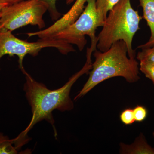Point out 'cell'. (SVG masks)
Masks as SVG:
<instances>
[{"mask_svg":"<svg viewBox=\"0 0 154 154\" xmlns=\"http://www.w3.org/2000/svg\"><path fill=\"white\" fill-rule=\"evenodd\" d=\"M135 120L137 122H142L145 120L148 115V110L145 107L138 105L133 109Z\"/></svg>","mask_w":154,"mask_h":154,"instance_id":"15","label":"cell"},{"mask_svg":"<svg viewBox=\"0 0 154 154\" xmlns=\"http://www.w3.org/2000/svg\"><path fill=\"white\" fill-rule=\"evenodd\" d=\"M93 52V48H88L87 60L82 69L71 77L63 87L56 90H49L44 84L36 82L25 72L24 74L26 82L24 85V91L31 107L32 117L28 126L20 133L21 135L28 136V132L33 127L43 120L54 126V120L52 116L54 110L64 112L73 109V102L70 97L72 86L81 76L87 73L92 69L91 56Z\"/></svg>","mask_w":154,"mask_h":154,"instance_id":"1","label":"cell"},{"mask_svg":"<svg viewBox=\"0 0 154 154\" xmlns=\"http://www.w3.org/2000/svg\"><path fill=\"white\" fill-rule=\"evenodd\" d=\"M108 13L103 28L97 36L96 48L103 52L116 42L122 40L126 44L128 57L135 58L132 40L140 29L142 17L133 8L130 0H119Z\"/></svg>","mask_w":154,"mask_h":154,"instance_id":"3","label":"cell"},{"mask_svg":"<svg viewBox=\"0 0 154 154\" xmlns=\"http://www.w3.org/2000/svg\"><path fill=\"white\" fill-rule=\"evenodd\" d=\"M1 1L6 2L8 3L9 5H11L15 4V3L23 1V0H1Z\"/></svg>","mask_w":154,"mask_h":154,"instance_id":"18","label":"cell"},{"mask_svg":"<svg viewBox=\"0 0 154 154\" xmlns=\"http://www.w3.org/2000/svg\"><path fill=\"white\" fill-rule=\"evenodd\" d=\"M19 150L15 146L14 139H10L0 132V154H18Z\"/></svg>","mask_w":154,"mask_h":154,"instance_id":"11","label":"cell"},{"mask_svg":"<svg viewBox=\"0 0 154 154\" xmlns=\"http://www.w3.org/2000/svg\"><path fill=\"white\" fill-rule=\"evenodd\" d=\"M119 0H95L97 12L101 19L105 22L107 14Z\"/></svg>","mask_w":154,"mask_h":154,"instance_id":"10","label":"cell"},{"mask_svg":"<svg viewBox=\"0 0 154 154\" xmlns=\"http://www.w3.org/2000/svg\"><path fill=\"white\" fill-rule=\"evenodd\" d=\"M139 70L146 78L151 80L154 85V63L141 61Z\"/></svg>","mask_w":154,"mask_h":154,"instance_id":"12","label":"cell"},{"mask_svg":"<svg viewBox=\"0 0 154 154\" xmlns=\"http://www.w3.org/2000/svg\"><path fill=\"white\" fill-rule=\"evenodd\" d=\"M8 5H9L8 3L6 2H4V1L0 0V19H1L2 10V9L4 7Z\"/></svg>","mask_w":154,"mask_h":154,"instance_id":"17","label":"cell"},{"mask_svg":"<svg viewBox=\"0 0 154 154\" xmlns=\"http://www.w3.org/2000/svg\"><path fill=\"white\" fill-rule=\"evenodd\" d=\"M119 153L127 154H154V148L147 142L142 133L136 138L131 145L120 143Z\"/></svg>","mask_w":154,"mask_h":154,"instance_id":"8","label":"cell"},{"mask_svg":"<svg viewBox=\"0 0 154 154\" xmlns=\"http://www.w3.org/2000/svg\"><path fill=\"white\" fill-rule=\"evenodd\" d=\"M137 55V60L154 63V46L149 48H143Z\"/></svg>","mask_w":154,"mask_h":154,"instance_id":"13","label":"cell"},{"mask_svg":"<svg viewBox=\"0 0 154 154\" xmlns=\"http://www.w3.org/2000/svg\"><path fill=\"white\" fill-rule=\"evenodd\" d=\"M74 0H66V3L68 5H69L70 3L72 2Z\"/></svg>","mask_w":154,"mask_h":154,"instance_id":"19","label":"cell"},{"mask_svg":"<svg viewBox=\"0 0 154 154\" xmlns=\"http://www.w3.org/2000/svg\"><path fill=\"white\" fill-rule=\"evenodd\" d=\"M46 3L48 7V11L51 19L57 20L60 17L61 14L59 13L56 8L57 0H40Z\"/></svg>","mask_w":154,"mask_h":154,"instance_id":"16","label":"cell"},{"mask_svg":"<svg viewBox=\"0 0 154 154\" xmlns=\"http://www.w3.org/2000/svg\"><path fill=\"white\" fill-rule=\"evenodd\" d=\"M87 3L84 11L75 22L50 38L75 45L79 50L82 51L87 44L86 35L90 36L91 40L96 38V29L102 27L105 22L97 12L95 0H87Z\"/></svg>","mask_w":154,"mask_h":154,"instance_id":"6","label":"cell"},{"mask_svg":"<svg viewBox=\"0 0 154 154\" xmlns=\"http://www.w3.org/2000/svg\"><path fill=\"white\" fill-rule=\"evenodd\" d=\"M94 56L95 61L92 63L89 79L74 100L83 97L97 85L110 78L123 77L130 83L136 82L140 79L138 63L135 58L128 57L126 44L122 40L116 42L103 52L96 48Z\"/></svg>","mask_w":154,"mask_h":154,"instance_id":"2","label":"cell"},{"mask_svg":"<svg viewBox=\"0 0 154 154\" xmlns=\"http://www.w3.org/2000/svg\"><path fill=\"white\" fill-rule=\"evenodd\" d=\"M143 10V17L147 23L151 32L148 41L139 45L140 49L149 48L154 46V0H139Z\"/></svg>","mask_w":154,"mask_h":154,"instance_id":"9","label":"cell"},{"mask_svg":"<svg viewBox=\"0 0 154 154\" xmlns=\"http://www.w3.org/2000/svg\"><path fill=\"white\" fill-rule=\"evenodd\" d=\"M152 135H153V136L154 138V132H153Z\"/></svg>","mask_w":154,"mask_h":154,"instance_id":"20","label":"cell"},{"mask_svg":"<svg viewBox=\"0 0 154 154\" xmlns=\"http://www.w3.org/2000/svg\"><path fill=\"white\" fill-rule=\"evenodd\" d=\"M55 48L63 54L75 51L71 44L54 38H40L36 42H28L17 38L11 31L0 28V60L6 54L19 57V66L23 73L25 70L23 62L27 54L36 56L42 48Z\"/></svg>","mask_w":154,"mask_h":154,"instance_id":"4","label":"cell"},{"mask_svg":"<svg viewBox=\"0 0 154 154\" xmlns=\"http://www.w3.org/2000/svg\"><path fill=\"white\" fill-rule=\"evenodd\" d=\"M87 0H76L68 12L61 18L58 19L54 24L44 30L37 32L28 33L29 37L38 36L40 38H50L55 33L63 30L76 20L85 8Z\"/></svg>","mask_w":154,"mask_h":154,"instance_id":"7","label":"cell"},{"mask_svg":"<svg viewBox=\"0 0 154 154\" xmlns=\"http://www.w3.org/2000/svg\"><path fill=\"white\" fill-rule=\"evenodd\" d=\"M48 8L47 4L40 0H23L8 5L2 10L0 28L12 32L23 26L32 25L42 29L45 26L43 16Z\"/></svg>","mask_w":154,"mask_h":154,"instance_id":"5","label":"cell"},{"mask_svg":"<svg viewBox=\"0 0 154 154\" xmlns=\"http://www.w3.org/2000/svg\"><path fill=\"white\" fill-rule=\"evenodd\" d=\"M120 120L125 125H130L134 123L135 120L134 115L133 109L128 108L120 113Z\"/></svg>","mask_w":154,"mask_h":154,"instance_id":"14","label":"cell"}]
</instances>
